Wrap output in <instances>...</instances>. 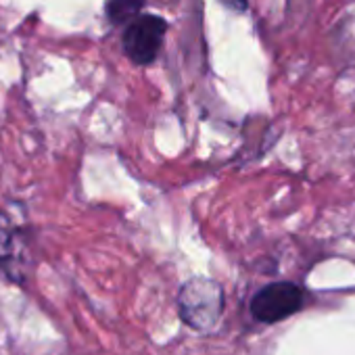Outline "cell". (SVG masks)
Returning a JSON list of instances; mask_svg holds the SVG:
<instances>
[{"instance_id":"2","label":"cell","mask_w":355,"mask_h":355,"mask_svg":"<svg viewBox=\"0 0 355 355\" xmlns=\"http://www.w3.org/2000/svg\"><path fill=\"white\" fill-rule=\"evenodd\" d=\"M167 34V21L159 15H140L134 19L121 36L125 57L136 65H150Z\"/></svg>"},{"instance_id":"1","label":"cell","mask_w":355,"mask_h":355,"mask_svg":"<svg viewBox=\"0 0 355 355\" xmlns=\"http://www.w3.org/2000/svg\"><path fill=\"white\" fill-rule=\"evenodd\" d=\"M180 318L197 332H211L224 315V288L209 278L189 280L178 297Z\"/></svg>"},{"instance_id":"3","label":"cell","mask_w":355,"mask_h":355,"mask_svg":"<svg viewBox=\"0 0 355 355\" xmlns=\"http://www.w3.org/2000/svg\"><path fill=\"white\" fill-rule=\"evenodd\" d=\"M305 295L293 282H274L261 288L251 301V313L263 324H276L303 307Z\"/></svg>"},{"instance_id":"6","label":"cell","mask_w":355,"mask_h":355,"mask_svg":"<svg viewBox=\"0 0 355 355\" xmlns=\"http://www.w3.org/2000/svg\"><path fill=\"white\" fill-rule=\"evenodd\" d=\"M220 3L230 11H239V13H243L249 7V0H220Z\"/></svg>"},{"instance_id":"4","label":"cell","mask_w":355,"mask_h":355,"mask_svg":"<svg viewBox=\"0 0 355 355\" xmlns=\"http://www.w3.org/2000/svg\"><path fill=\"white\" fill-rule=\"evenodd\" d=\"M28 270V243L24 232L0 211V272L9 280L24 282Z\"/></svg>"},{"instance_id":"5","label":"cell","mask_w":355,"mask_h":355,"mask_svg":"<svg viewBox=\"0 0 355 355\" xmlns=\"http://www.w3.org/2000/svg\"><path fill=\"white\" fill-rule=\"evenodd\" d=\"M146 0H107L105 3V15L109 24L121 28L130 26L134 19L140 17V11L144 7Z\"/></svg>"}]
</instances>
